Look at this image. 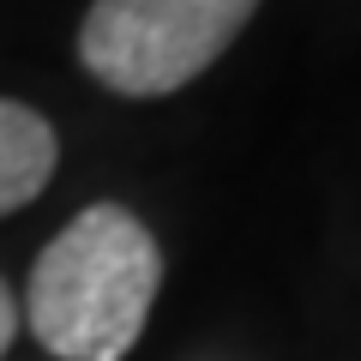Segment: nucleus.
<instances>
[{"label":"nucleus","instance_id":"nucleus-3","mask_svg":"<svg viewBox=\"0 0 361 361\" xmlns=\"http://www.w3.org/2000/svg\"><path fill=\"white\" fill-rule=\"evenodd\" d=\"M54 175V127L25 103L0 97V217L49 187Z\"/></svg>","mask_w":361,"mask_h":361},{"label":"nucleus","instance_id":"nucleus-4","mask_svg":"<svg viewBox=\"0 0 361 361\" xmlns=\"http://www.w3.org/2000/svg\"><path fill=\"white\" fill-rule=\"evenodd\" d=\"M13 331H18V307H13V289L0 283V355L13 349Z\"/></svg>","mask_w":361,"mask_h":361},{"label":"nucleus","instance_id":"nucleus-2","mask_svg":"<svg viewBox=\"0 0 361 361\" xmlns=\"http://www.w3.org/2000/svg\"><path fill=\"white\" fill-rule=\"evenodd\" d=\"M259 0H97L78 25V61L115 97L193 85L247 30Z\"/></svg>","mask_w":361,"mask_h":361},{"label":"nucleus","instance_id":"nucleus-1","mask_svg":"<svg viewBox=\"0 0 361 361\" xmlns=\"http://www.w3.org/2000/svg\"><path fill=\"white\" fill-rule=\"evenodd\" d=\"M163 253L121 205H90L42 247L25 289L37 343L61 361H121L151 319Z\"/></svg>","mask_w":361,"mask_h":361}]
</instances>
